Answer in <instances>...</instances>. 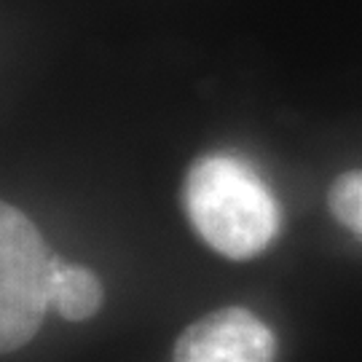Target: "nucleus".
<instances>
[{"instance_id": "obj_1", "label": "nucleus", "mask_w": 362, "mask_h": 362, "mask_svg": "<svg viewBox=\"0 0 362 362\" xmlns=\"http://www.w3.org/2000/svg\"><path fill=\"white\" fill-rule=\"evenodd\" d=\"M182 209L196 233L228 260H252L279 233V204L245 158H196L182 182Z\"/></svg>"}, {"instance_id": "obj_2", "label": "nucleus", "mask_w": 362, "mask_h": 362, "mask_svg": "<svg viewBox=\"0 0 362 362\" xmlns=\"http://www.w3.org/2000/svg\"><path fill=\"white\" fill-rule=\"evenodd\" d=\"M54 260L35 223L0 202V357L38 333L49 311Z\"/></svg>"}, {"instance_id": "obj_3", "label": "nucleus", "mask_w": 362, "mask_h": 362, "mask_svg": "<svg viewBox=\"0 0 362 362\" xmlns=\"http://www.w3.org/2000/svg\"><path fill=\"white\" fill-rule=\"evenodd\" d=\"M276 336L255 311L226 306L199 317L175 341L172 362H274Z\"/></svg>"}, {"instance_id": "obj_4", "label": "nucleus", "mask_w": 362, "mask_h": 362, "mask_svg": "<svg viewBox=\"0 0 362 362\" xmlns=\"http://www.w3.org/2000/svg\"><path fill=\"white\" fill-rule=\"evenodd\" d=\"M105 300L103 282L86 266L57 258L49 282V309L67 322H83L94 317Z\"/></svg>"}, {"instance_id": "obj_5", "label": "nucleus", "mask_w": 362, "mask_h": 362, "mask_svg": "<svg viewBox=\"0 0 362 362\" xmlns=\"http://www.w3.org/2000/svg\"><path fill=\"white\" fill-rule=\"evenodd\" d=\"M330 215L362 239V169L341 172L327 188Z\"/></svg>"}]
</instances>
